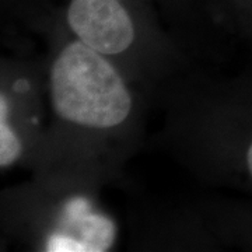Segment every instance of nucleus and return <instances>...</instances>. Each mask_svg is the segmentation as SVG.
<instances>
[{
	"label": "nucleus",
	"mask_w": 252,
	"mask_h": 252,
	"mask_svg": "<svg viewBox=\"0 0 252 252\" xmlns=\"http://www.w3.org/2000/svg\"><path fill=\"white\" fill-rule=\"evenodd\" d=\"M21 153V143L6 121V98H0V165L4 168L16 161Z\"/></svg>",
	"instance_id": "7ed1b4c3"
},
{
	"label": "nucleus",
	"mask_w": 252,
	"mask_h": 252,
	"mask_svg": "<svg viewBox=\"0 0 252 252\" xmlns=\"http://www.w3.org/2000/svg\"><path fill=\"white\" fill-rule=\"evenodd\" d=\"M51 98L61 118L99 129L122 124L132 107L117 70L81 39L66 46L54 63Z\"/></svg>",
	"instance_id": "f257e3e1"
},
{
	"label": "nucleus",
	"mask_w": 252,
	"mask_h": 252,
	"mask_svg": "<svg viewBox=\"0 0 252 252\" xmlns=\"http://www.w3.org/2000/svg\"><path fill=\"white\" fill-rule=\"evenodd\" d=\"M67 20L81 41L99 54H121L135 39L133 23L119 0H72Z\"/></svg>",
	"instance_id": "f03ea898"
},
{
	"label": "nucleus",
	"mask_w": 252,
	"mask_h": 252,
	"mask_svg": "<svg viewBox=\"0 0 252 252\" xmlns=\"http://www.w3.org/2000/svg\"><path fill=\"white\" fill-rule=\"evenodd\" d=\"M247 161H248V168H250V172L252 175V144L248 149V154H247Z\"/></svg>",
	"instance_id": "20e7f679"
}]
</instances>
